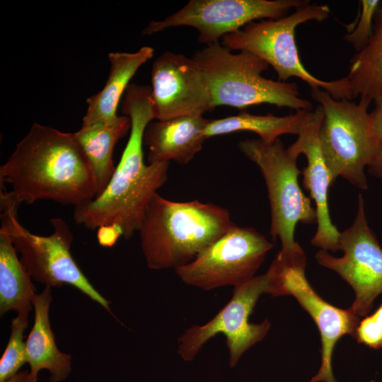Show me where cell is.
Wrapping results in <instances>:
<instances>
[{
  "instance_id": "6da1fadb",
  "label": "cell",
  "mask_w": 382,
  "mask_h": 382,
  "mask_svg": "<svg viewBox=\"0 0 382 382\" xmlns=\"http://www.w3.org/2000/svg\"><path fill=\"white\" fill-rule=\"evenodd\" d=\"M122 112L130 118L131 129L121 159L103 192L74 207V219L90 230L117 225L128 239L139 231L150 201L166 182L169 163L146 165L144 161V134L155 120L151 88L129 83Z\"/></svg>"
},
{
  "instance_id": "7a4b0ae2",
  "label": "cell",
  "mask_w": 382,
  "mask_h": 382,
  "mask_svg": "<svg viewBox=\"0 0 382 382\" xmlns=\"http://www.w3.org/2000/svg\"><path fill=\"white\" fill-rule=\"evenodd\" d=\"M8 183L16 201L49 199L74 207L94 199L96 179L74 133L34 123L0 166V183Z\"/></svg>"
},
{
  "instance_id": "3957f363",
  "label": "cell",
  "mask_w": 382,
  "mask_h": 382,
  "mask_svg": "<svg viewBox=\"0 0 382 382\" xmlns=\"http://www.w3.org/2000/svg\"><path fill=\"white\" fill-rule=\"evenodd\" d=\"M235 225L220 206L171 201L157 192L139 231L147 266L156 270L183 266Z\"/></svg>"
},
{
  "instance_id": "277c9868",
  "label": "cell",
  "mask_w": 382,
  "mask_h": 382,
  "mask_svg": "<svg viewBox=\"0 0 382 382\" xmlns=\"http://www.w3.org/2000/svg\"><path fill=\"white\" fill-rule=\"evenodd\" d=\"M192 58L204 74L214 108L226 105L243 109L267 103L296 111L312 110L311 103L301 97L296 83L263 77L269 64L252 53L233 54L216 42L197 51Z\"/></svg>"
},
{
  "instance_id": "5b68a950",
  "label": "cell",
  "mask_w": 382,
  "mask_h": 382,
  "mask_svg": "<svg viewBox=\"0 0 382 382\" xmlns=\"http://www.w3.org/2000/svg\"><path fill=\"white\" fill-rule=\"evenodd\" d=\"M330 13L328 5L306 4L290 15L277 19L252 22L243 28L224 35L222 45L231 50L245 51L271 65L279 81L297 77L311 90L320 88L335 99L353 98L347 76L334 81H323L312 75L302 64L295 40V30L301 23L326 20Z\"/></svg>"
},
{
  "instance_id": "8992f818",
  "label": "cell",
  "mask_w": 382,
  "mask_h": 382,
  "mask_svg": "<svg viewBox=\"0 0 382 382\" xmlns=\"http://www.w3.org/2000/svg\"><path fill=\"white\" fill-rule=\"evenodd\" d=\"M18 206L11 192L1 184L0 228L20 253V260L30 277L51 288L70 284L110 312V302L91 284L71 255L73 235L66 222L61 217L52 218V234H34L20 223Z\"/></svg>"
},
{
  "instance_id": "52a82bcc",
  "label": "cell",
  "mask_w": 382,
  "mask_h": 382,
  "mask_svg": "<svg viewBox=\"0 0 382 382\" xmlns=\"http://www.w3.org/2000/svg\"><path fill=\"white\" fill-rule=\"evenodd\" d=\"M311 96L323 111L319 142L332 182L340 176L366 190L364 168L381 149L368 112L371 103L362 99L357 103L335 99L320 88L311 90Z\"/></svg>"
},
{
  "instance_id": "ba28073f",
  "label": "cell",
  "mask_w": 382,
  "mask_h": 382,
  "mask_svg": "<svg viewBox=\"0 0 382 382\" xmlns=\"http://www.w3.org/2000/svg\"><path fill=\"white\" fill-rule=\"evenodd\" d=\"M238 146L263 175L270 204V233L282 245L278 253L286 257L305 253L294 239L295 227L299 222H316V214L310 198L299 186L298 177L301 172L296 166L297 158L288 154L279 139L270 144L260 139H245Z\"/></svg>"
},
{
  "instance_id": "9c48e42d",
  "label": "cell",
  "mask_w": 382,
  "mask_h": 382,
  "mask_svg": "<svg viewBox=\"0 0 382 382\" xmlns=\"http://www.w3.org/2000/svg\"><path fill=\"white\" fill-rule=\"evenodd\" d=\"M269 273L255 276L234 287L231 300L209 321L187 328L178 340L177 352L185 361H192L204 344L218 334L226 337L228 365L233 368L243 354L264 339L271 323L264 320L251 323L250 315L260 296L270 292Z\"/></svg>"
},
{
  "instance_id": "30bf717a",
  "label": "cell",
  "mask_w": 382,
  "mask_h": 382,
  "mask_svg": "<svg viewBox=\"0 0 382 382\" xmlns=\"http://www.w3.org/2000/svg\"><path fill=\"white\" fill-rule=\"evenodd\" d=\"M306 254L288 258L277 254L268 270L270 292L273 296L291 295L316 324L321 340V364L308 382H337L332 357L336 342L349 335L354 338L360 317L349 309L337 308L323 299L308 283Z\"/></svg>"
},
{
  "instance_id": "8fae6325",
  "label": "cell",
  "mask_w": 382,
  "mask_h": 382,
  "mask_svg": "<svg viewBox=\"0 0 382 382\" xmlns=\"http://www.w3.org/2000/svg\"><path fill=\"white\" fill-rule=\"evenodd\" d=\"M272 248L255 228L235 225L190 262L176 268L186 284L205 291L252 279Z\"/></svg>"
},
{
  "instance_id": "7c38bea8",
  "label": "cell",
  "mask_w": 382,
  "mask_h": 382,
  "mask_svg": "<svg viewBox=\"0 0 382 382\" xmlns=\"http://www.w3.org/2000/svg\"><path fill=\"white\" fill-rule=\"evenodd\" d=\"M308 3L301 0H190L182 8L161 21H152L143 30L149 35L178 26L198 33V40L207 45L219 42L255 20L277 19L292 8Z\"/></svg>"
},
{
  "instance_id": "4fadbf2b",
  "label": "cell",
  "mask_w": 382,
  "mask_h": 382,
  "mask_svg": "<svg viewBox=\"0 0 382 382\" xmlns=\"http://www.w3.org/2000/svg\"><path fill=\"white\" fill-rule=\"evenodd\" d=\"M338 249L343 252L342 257H334L321 249L316 259L352 286L355 299L349 309L359 317L366 316L382 293V248L368 225L361 195L352 225L340 232Z\"/></svg>"
},
{
  "instance_id": "5bb4252c",
  "label": "cell",
  "mask_w": 382,
  "mask_h": 382,
  "mask_svg": "<svg viewBox=\"0 0 382 382\" xmlns=\"http://www.w3.org/2000/svg\"><path fill=\"white\" fill-rule=\"evenodd\" d=\"M151 76L156 120L203 115L215 109L204 74L193 58L163 52L153 62Z\"/></svg>"
},
{
  "instance_id": "9a60e30c",
  "label": "cell",
  "mask_w": 382,
  "mask_h": 382,
  "mask_svg": "<svg viewBox=\"0 0 382 382\" xmlns=\"http://www.w3.org/2000/svg\"><path fill=\"white\" fill-rule=\"evenodd\" d=\"M323 119L320 105L309 112L308 117L296 140L286 149L297 158L304 154L307 166L301 172L303 187L309 192L316 204L317 229L311 244L325 250L337 251L340 232L331 221L328 206V189L333 183L326 166L319 142V131Z\"/></svg>"
},
{
  "instance_id": "2e32d148",
  "label": "cell",
  "mask_w": 382,
  "mask_h": 382,
  "mask_svg": "<svg viewBox=\"0 0 382 382\" xmlns=\"http://www.w3.org/2000/svg\"><path fill=\"white\" fill-rule=\"evenodd\" d=\"M209 122L203 115H188L151 122L144 134L149 164L189 163L207 139L204 130Z\"/></svg>"
},
{
  "instance_id": "e0dca14e",
  "label": "cell",
  "mask_w": 382,
  "mask_h": 382,
  "mask_svg": "<svg viewBox=\"0 0 382 382\" xmlns=\"http://www.w3.org/2000/svg\"><path fill=\"white\" fill-rule=\"evenodd\" d=\"M52 300L51 287L45 286L32 302L34 323L25 341L26 363L30 366L28 382H37L42 369L50 372L51 382L65 380L71 371V356L57 348L50 326L49 310Z\"/></svg>"
},
{
  "instance_id": "ac0fdd59",
  "label": "cell",
  "mask_w": 382,
  "mask_h": 382,
  "mask_svg": "<svg viewBox=\"0 0 382 382\" xmlns=\"http://www.w3.org/2000/svg\"><path fill=\"white\" fill-rule=\"evenodd\" d=\"M154 56V49L144 46L133 53L110 52V69L104 87L86 100L88 107L82 126L110 123L118 117L117 108L129 81L139 68Z\"/></svg>"
},
{
  "instance_id": "d6986e66",
  "label": "cell",
  "mask_w": 382,
  "mask_h": 382,
  "mask_svg": "<svg viewBox=\"0 0 382 382\" xmlns=\"http://www.w3.org/2000/svg\"><path fill=\"white\" fill-rule=\"evenodd\" d=\"M130 129V118L125 115L118 116L110 123L81 126L74 133L93 173L97 196L106 188L115 171L112 159L115 146Z\"/></svg>"
},
{
  "instance_id": "ffe728a7",
  "label": "cell",
  "mask_w": 382,
  "mask_h": 382,
  "mask_svg": "<svg viewBox=\"0 0 382 382\" xmlns=\"http://www.w3.org/2000/svg\"><path fill=\"white\" fill-rule=\"evenodd\" d=\"M354 98L375 106L382 104V1L376 13L372 36L350 60L347 76Z\"/></svg>"
},
{
  "instance_id": "44dd1931",
  "label": "cell",
  "mask_w": 382,
  "mask_h": 382,
  "mask_svg": "<svg viewBox=\"0 0 382 382\" xmlns=\"http://www.w3.org/2000/svg\"><path fill=\"white\" fill-rule=\"evenodd\" d=\"M310 111L297 110L286 116L272 114L257 115L248 112L221 119L209 120L204 130L206 139L231 134L238 131L256 133L265 144H273L283 134H299L306 122Z\"/></svg>"
},
{
  "instance_id": "7402d4cb",
  "label": "cell",
  "mask_w": 382,
  "mask_h": 382,
  "mask_svg": "<svg viewBox=\"0 0 382 382\" xmlns=\"http://www.w3.org/2000/svg\"><path fill=\"white\" fill-rule=\"evenodd\" d=\"M36 288L7 235L0 228V314L33 309Z\"/></svg>"
},
{
  "instance_id": "603a6c76",
  "label": "cell",
  "mask_w": 382,
  "mask_h": 382,
  "mask_svg": "<svg viewBox=\"0 0 382 382\" xmlns=\"http://www.w3.org/2000/svg\"><path fill=\"white\" fill-rule=\"evenodd\" d=\"M29 313H17L11 320V334L0 360V382H4L18 372L26 363V347L23 332L28 325Z\"/></svg>"
},
{
  "instance_id": "cb8c5ba5",
  "label": "cell",
  "mask_w": 382,
  "mask_h": 382,
  "mask_svg": "<svg viewBox=\"0 0 382 382\" xmlns=\"http://www.w3.org/2000/svg\"><path fill=\"white\" fill-rule=\"evenodd\" d=\"M380 0H361L359 9L355 21L346 25L347 33L345 39L350 43L356 52L361 50L371 39L376 13Z\"/></svg>"
},
{
  "instance_id": "d4e9b609",
  "label": "cell",
  "mask_w": 382,
  "mask_h": 382,
  "mask_svg": "<svg viewBox=\"0 0 382 382\" xmlns=\"http://www.w3.org/2000/svg\"><path fill=\"white\" fill-rule=\"evenodd\" d=\"M354 338L371 348L382 347V303L372 315L360 320Z\"/></svg>"
},
{
  "instance_id": "484cf974",
  "label": "cell",
  "mask_w": 382,
  "mask_h": 382,
  "mask_svg": "<svg viewBox=\"0 0 382 382\" xmlns=\"http://www.w3.org/2000/svg\"><path fill=\"white\" fill-rule=\"evenodd\" d=\"M370 115L381 149L378 155L369 164V171L371 175L382 179V104L375 106L374 110L370 112Z\"/></svg>"
},
{
  "instance_id": "4316f807",
  "label": "cell",
  "mask_w": 382,
  "mask_h": 382,
  "mask_svg": "<svg viewBox=\"0 0 382 382\" xmlns=\"http://www.w3.org/2000/svg\"><path fill=\"white\" fill-rule=\"evenodd\" d=\"M120 236H122V232L117 225H103L97 230V239L103 247H112Z\"/></svg>"
},
{
  "instance_id": "83f0119b",
  "label": "cell",
  "mask_w": 382,
  "mask_h": 382,
  "mask_svg": "<svg viewBox=\"0 0 382 382\" xmlns=\"http://www.w3.org/2000/svg\"><path fill=\"white\" fill-rule=\"evenodd\" d=\"M29 372L28 371H22L18 372L12 377L8 378L4 382H28Z\"/></svg>"
}]
</instances>
